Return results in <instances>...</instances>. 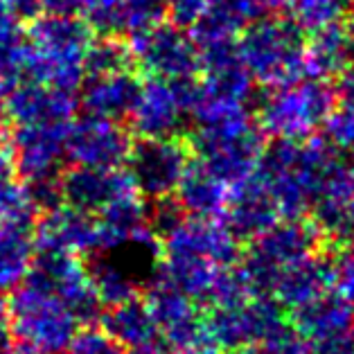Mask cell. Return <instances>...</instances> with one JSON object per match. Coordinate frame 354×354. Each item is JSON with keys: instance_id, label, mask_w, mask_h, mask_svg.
I'll return each mask as SVG.
<instances>
[{"instance_id": "obj_1", "label": "cell", "mask_w": 354, "mask_h": 354, "mask_svg": "<svg viewBox=\"0 0 354 354\" xmlns=\"http://www.w3.org/2000/svg\"><path fill=\"white\" fill-rule=\"evenodd\" d=\"M25 80L57 91L80 93L84 82V55L95 39L82 16L39 14L25 28Z\"/></svg>"}, {"instance_id": "obj_2", "label": "cell", "mask_w": 354, "mask_h": 354, "mask_svg": "<svg viewBox=\"0 0 354 354\" xmlns=\"http://www.w3.org/2000/svg\"><path fill=\"white\" fill-rule=\"evenodd\" d=\"M12 339L39 354H62L73 341L80 323L55 296L21 282L7 296Z\"/></svg>"}, {"instance_id": "obj_3", "label": "cell", "mask_w": 354, "mask_h": 354, "mask_svg": "<svg viewBox=\"0 0 354 354\" xmlns=\"http://www.w3.org/2000/svg\"><path fill=\"white\" fill-rule=\"evenodd\" d=\"M131 187L145 201L169 196L187 171V147L178 136L138 138L124 160Z\"/></svg>"}, {"instance_id": "obj_4", "label": "cell", "mask_w": 354, "mask_h": 354, "mask_svg": "<svg viewBox=\"0 0 354 354\" xmlns=\"http://www.w3.org/2000/svg\"><path fill=\"white\" fill-rule=\"evenodd\" d=\"M133 133L124 122L82 113L66 133V162L86 167H124Z\"/></svg>"}, {"instance_id": "obj_5", "label": "cell", "mask_w": 354, "mask_h": 354, "mask_svg": "<svg viewBox=\"0 0 354 354\" xmlns=\"http://www.w3.org/2000/svg\"><path fill=\"white\" fill-rule=\"evenodd\" d=\"M71 122L12 124L5 131V145L19 180L57 176L66 162V133Z\"/></svg>"}, {"instance_id": "obj_6", "label": "cell", "mask_w": 354, "mask_h": 354, "mask_svg": "<svg viewBox=\"0 0 354 354\" xmlns=\"http://www.w3.org/2000/svg\"><path fill=\"white\" fill-rule=\"evenodd\" d=\"M136 68L142 77H160V80H178L187 77L196 66L192 43L180 32L178 25L158 23L153 28L129 37Z\"/></svg>"}, {"instance_id": "obj_7", "label": "cell", "mask_w": 354, "mask_h": 354, "mask_svg": "<svg viewBox=\"0 0 354 354\" xmlns=\"http://www.w3.org/2000/svg\"><path fill=\"white\" fill-rule=\"evenodd\" d=\"M59 187L66 205L75 210L97 214L113 198L131 192L124 167H86V165H68L59 174Z\"/></svg>"}, {"instance_id": "obj_8", "label": "cell", "mask_w": 354, "mask_h": 354, "mask_svg": "<svg viewBox=\"0 0 354 354\" xmlns=\"http://www.w3.org/2000/svg\"><path fill=\"white\" fill-rule=\"evenodd\" d=\"M34 246L68 250L73 255H80L82 260L88 255L102 253L97 219H95V214L75 210L64 203L37 219Z\"/></svg>"}, {"instance_id": "obj_9", "label": "cell", "mask_w": 354, "mask_h": 354, "mask_svg": "<svg viewBox=\"0 0 354 354\" xmlns=\"http://www.w3.org/2000/svg\"><path fill=\"white\" fill-rule=\"evenodd\" d=\"M7 120L12 124H50L71 122L80 102L75 93L57 91L32 80H21L5 93Z\"/></svg>"}, {"instance_id": "obj_10", "label": "cell", "mask_w": 354, "mask_h": 354, "mask_svg": "<svg viewBox=\"0 0 354 354\" xmlns=\"http://www.w3.org/2000/svg\"><path fill=\"white\" fill-rule=\"evenodd\" d=\"M180 104L167 80L142 77L140 93L127 118L129 131L138 138H165L174 136L180 122Z\"/></svg>"}, {"instance_id": "obj_11", "label": "cell", "mask_w": 354, "mask_h": 354, "mask_svg": "<svg viewBox=\"0 0 354 354\" xmlns=\"http://www.w3.org/2000/svg\"><path fill=\"white\" fill-rule=\"evenodd\" d=\"M142 75L138 71L104 75V77H84L82 88L77 93L82 113L124 122L136 104L140 93Z\"/></svg>"}, {"instance_id": "obj_12", "label": "cell", "mask_w": 354, "mask_h": 354, "mask_svg": "<svg viewBox=\"0 0 354 354\" xmlns=\"http://www.w3.org/2000/svg\"><path fill=\"white\" fill-rule=\"evenodd\" d=\"M97 323L122 350L145 348V345L158 343L160 339L158 325L153 321L142 293L120 302V305L102 309Z\"/></svg>"}, {"instance_id": "obj_13", "label": "cell", "mask_w": 354, "mask_h": 354, "mask_svg": "<svg viewBox=\"0 0 354 354\" xmlns=\"http://www.w3.org/2000/svg\"><path fill=\"white\" fill-rule=\"evenodd\" d=\"M34 219H0V293L25 280L34 257Z\"/></svg>"}, {"instance_id": "obj_14", "label": "cell", "mask_w": 354, "mask_h": 354, "mask_svg": "<svg viewBox=\"0 0 354 354\" xmlns=\"http://www.w3.org/2000/svg\"><path fill=\"white\" fill-rule=\"evenodd\" d=\"M84 269L104 309L142 293V282H138L122 264L111 260V253H95L84 257Z\"/></svg>"}, {"instance_id": "obj_15", "label": "cell", "mask_w": 354, "mask_h": 354, "mask_svg": "<svg viewBox=\"0 0 354 354\" xmlns=\"http://www.w3.org/2000/svg\"><path fill=\"white\" fill-rule=\"evenodd\" d=\"M138 71L124 37H95L84 55V77H104Z\"/></svg>"}, {"instance_id": "obj_16", "label": "cell", "mask_w": 354, "mask_h": 354, "mask_svg": "<svg viewBox=\"0 0 354 354\" xmlns=\"http://www.w3.org/2000/svg\"><path fill=\"white\" fill-rule=\"evenodd\" d=\"M25 62H28L25 30L19 25V28L0 32V93L3 95L25 80Z\"/></svg>"}, {"instance_id": "obj_17", "label": "cell", "mask_w": 354, "mask_h": 354, "mask_svg": "<svg viewBox=\"0 0 354 354\" xmlns=\"http://www.w3.org/2000/svg\"><path fill=\"white\" fill-rule=\"evenodd\" d=\"M127 0H88L82 19L95 37H124Z\"/></svg>"}, {"instance_id": "obj_18", "label": "cell", "mask_w": 354, "mask_h": 354, "mask_svg": "<svg viewBox=\"0 0 354 354\" xmlns=\"http://www.w3.org/2000/svg\"><path fill=\"white\" fill-rule=\"evenodd\" d=\"M165 16H167V0H127L124 3V39L162 23Z\"/></svg>"}, {"instance_id": "obj_19", "label": "cell", "mask_w": 354, "mask_h": 354, "mask_svg": "<svg viewBox=\"0 0 354 354\" xmlns=\"http://www.w3.org/2000/svg\"><path fill=\"white\" fill-rule=\"evenodd\" d=\"M176 189H180V203L194 212H208L217 203V192H214L212 183L203 174L185 171V176Z\"/></svg>"}, {"instance_id": "obj_20", "label": "cell", "mask_w": 354, "mask_h": 354, "mask_svg": "<svg viewBox=\"0 0 354 354\" xmlns=\"http://www.w3.org/2000/svg\"><path fill=\"white\" fill-rule=\"evenodd\" d=\"M210 5L212 0H167V14L176 25H189L201 19Z\"/></svg>"}, {"instance_id": "obj_21", "label": "cell", "mask_w": 354, "mask_h": 354, "mask_svg": "<svg viewBox=\"0 0 354 354\" xmlns=\"http://www.w3.org/2000/svg\"><path fill=\"white\" fill-rule=\"evenodd\" d=\"M88 0H39L41 14L53 16H82Z\"/></svg>"}, {"instance_id": "obj_22", "label": "cell", "mask_w": 354, "mask_h": 354, "mask_svg": "<svg viewBox=\"0 0 354 354\" xmlns=\"http://www.w3.org/2000/svg\"><path fill=\"white\" fill-rule=\"evenodd\" d=\"M19 21H16V16L10 7V0H0V32H7L12 28H19Z\"/></svg>"}, {"instance_id": "obj_23", "label": "cell", "mask_w": 354, "mask_h": 354, "mask_svg": "<svg viewBox=\"0 0 354 354\" xmlns=\"http://www.w3.org/2000/svg\"><path fill=\"white\" fill-rule=\"evenodd\" d=\"M0 354H39V352L34 350V348H30V345H25L21 341H14L12 339L10 345H5V348L0 350Z\"/></svg>"}, {"instance_id": "obj_24", "label": "cell", "mask_w": 354, "mask_h": 354, "mask_svg": "<svg viewBox=\"0 0 354 354\" xmlns=\"http://www.w3.org/2000/svg\"><path fill=\"white\" fill-rule=\"evenodd\" d=\"M10 129V120H7V109H5V95L0 93V136H5V131Z\"/></svg>"}, {"instance_id": "obj_25", "label": "cell", "mask_w": 354, "mask_h": 354, "mask_svg": "<svg viewBox=\"0 0 354 354\" xmlns=\"http://www.w3.org/2000/svg\"><path fill=\"white\" fill-rule=\"evenodd\" d=\"M0 138H3V136H0Z\"/></svg>"}]
</instances>
